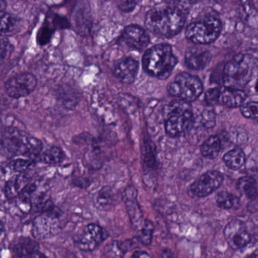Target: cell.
Instances as JSON below:
<instances>
[{"label":"cell","mask_w":258,"mask_h":258,"mask_svg":"<svg viewBox=\"0 0 258 258\" xmlns=\"http://www.w3.org/2000/svg\"><path fill=\"white\" fill-rule=\"evenodd\" d=\"M185 22L183 10L173 6L155 7L147 13L145 25L150 32L163 38L177 35Z\"/></svg>","instance_id":"cell-1"},{"label":"cell","mask_w":258,"mask_h":258,"mask_svg":"<svg viewBox=\"0 0 258 258\" xmlns=\"http://www.w3.org/2000/svg\"><path fill=\"white\" fill-rule=\"evenodd\" d=\"M2 149L12 157L35 159L41 155L43 143L25 131L10 126L3 131Z\"/></svg>","instance_id":"cell-2"},{"label":"cell","mask_w":258,"mask_h":258,"mask_svg":"<svg viewBox=\"0 0 258 258\" xmlns=\"http://www.w3.org/2000/svg\"><path fill=\"white\" fill-rule=\"evenodd\" d=\"M177 61L171 46L167 44H158L152 46L145 52L143 57V67L145 72L150 76L159 80H166L171 75Z\"/></svg>","instance_id":"cell-3"},{"label":"cell","mask_w":258,"mask_h":258,"mask_svg":"<svg viewBox=\"0 0 258 258\" xmlns=\"http://www.w3.org/2000/svg\"><path fill=\"white\" fill-rule=\"evenodd\" d=\"M257 75L258 60L252 55L238 54L224 66L223 84L226 87L239 89Z\"/></svg>","instance_id":"cell-4"},{"label":"cell","mask_w":258,"mask_h":258,"mask_svg":"<svg viewBox=\"0 0 258 258\" xmlns=\"http://www.w3.org/2000/svg\"><path fill=\"white\" fill-rule=\"evenodd\" d=\"M164 128L170 137H176L188 131L193 122L192 108L189 102L179 99L170 102L164 111Z\"/></svg>","instance_id":"cell-5"},{"label":"cell","mask_w":258,"mask_h":258,"mask_svg":"<svg viewBox=\"0 0 258 258\" xmlns=\"http://www.w3.org/2000/svg\"><path fill=\"white\" fill-rule=\"evenodd\" d=\"M221 22L214 15H206L190 23L185 29V37L197 44H211L221 33Z\"/></svg>","instance_id":"cell-6"},{"label":"cell","mask_w":258,"mask_h":258,"mask_svg":"<svg viewBox=\"0 0 258 258\" xmlns=\"http://www.w3.org/2000/svg\"><path fill=\"white\" fill-rule=\"evenodd\" d=\"M40 210L41 214L37 216L33 222L31 233L35 239H48L59 232L61 229L59 219L62 213L49 200Z\"/></svg>","instance_id":"cell-7"},{"label":"cell","mask_w":258,"mask_h":258,"mask_svg":"<svg viewBox=\"0 0 258 258\" xmlns=\"http://www.w3.org/2000/svg\"><path fill=\"white\" fill-rule=\"evenodd\" d=\"M167 90L170 96L190 102L196 100L202 95L203 85L197 77L181 73L167 85Z\"/></svg>","instance_id":"cell-8"},{"label":"cell","mask_w":258,"mask_h":258,"mask_svg":"<svg viewBox=\"0 0 258 258\" xmlns=\"http://www.w3.org/2000/svg\"><path fill=\"white\" fill-rule=\"evenodd\" d=\"M109 234L105 228L96 223H90L84 228L75 239V244L82 251L96 250L107 238Z\"/></svg>","instance_id":"cell-9"},{"label":"cell","mask_w":258,"mask_h":258,"mask_svg":"<svg viewBox=\"0 0 258 258\" xmlns=\"http://www.w3.org/2000/svg\"><path fill=\"white\" fill-rule=\"evenodd\" d=\"M37 86V80L33 74L22 73L7 81L6 93L13 99H20L29 96Z\"/></svg>","instance_id":"cell-10"},{"label":"cell","mask_w":258,"mask_h":258,"mask_svg":"<svg viewBox=\"0 0 258 258\" xmlns=\"http://www.w3.org/2000/svg\"><path fill=\"white\" fill-rule=\"evenodd\" d=\"M150 43L148 33L141 27L131 25L126 27L118 39L119 44L126 46L131 50L142 52Z\"/></svg>","instance_id":"cell-11"},{"label":"cell","mask_w":258,"mask_h":258,"mask_svg":"<svg viewBox=\"0 0 258 258\" xmlns=\"http://www.w3.org/2000/svg\"><path fill=\"white\" fill-rule=\"evenodd\" d=\"M223 182L220 172L211 170L201 176L190 185L189 191L198 198H205L220 188Z\"/></svg>","instance_id":"cell-12"},{"label":"cell","mask_w":258,"mask_h":258,"mask_svg":"<svg viewBox=\"0 0 258 258\" xmlns=\"http://www.w3.org/2000/svg\"><path fill=\"white\" fill-rule=\"evenodd\" d=\"M224 237L229 245L234 250L243 248L250 241V235L245 224L240 220L229 222L224 229Z\"/></svg>","instance_id":"cell-13"},{"label":"cell","mask_w":258,"mask_h":258,"mask_svg":"<svg viewBox=\"0 0 258 258\" xmlns=\"http://www.w3.org/2000/svg\"><path fill=\"white\" fill-rule=\"evenodd\" d=\"M138 191L134 185H129L125 188L122 194V199L126 207V213L129 216L131 223L136 229L141 228L143 226V214L139 205Z\"/></svg>","instance_id":"cell-14"},{"label":"cell","mask_w":258,"mask_h":258,"mask_svg":"<svg viewBox=\"0 0 258 258\" xmlns=\"http://www.w3.org/2000/svg\"><path fill=\"white\" fill-rule=\"evenodd\" d=\"M10 250L13 256L17 257L27 256H43L39 251V243L37 239L34 240L28 237H19L15 239L10 244Z\"/></svg>","instance_id":"cell-15"},{"label":"cell","mask_w":258,"mask_h":258,"mask_svg":"<svg viewBox=\"0 0 258 258\" xmlns=\"http://www.w3.org/2000/svg\"><path fill=\"white\" fill-rule=\"evenodd\" d=\"M138 72V61L128 57L117 63L114 68V75L122 84H131L135 81Z\"/></svg>","instance_id":"cell-16"},{"label":"cell","mask_w":258,"mask_h":258,"mask_svg":"<svg viewBox=\"0 0 258 258\" xmlns=\"http://www.w3.org/2000/svg\"><path fill=\"white\" fill-rule=\"evenodd\" d=\"M211 54L206 49L191 48L185 54V64L188 69L194 71L203 70L209 64Z\"/></svg>","instance_id":"cell-17"},{"label":"cell","mask_w":258,"mask_h":258,"mask_svg":"<svg viewBox=\"0 0 258 258\" xmlns=\"http://www.w3.org/2000/svg\"><path fill=\"white\" fill-rule=\"evenodd\" d=\"M246 93L243 90L233 87H220L219 103L229 108L241 107L245 101Z\"/></svg>","instance_id":"cell-18"},{"label":"cell","mask_w":258,"mask_h":258,"mask_svg":"<svg viewBox=\"0 0 258 258\" xmlns=\"http://www.w3.org/2000/svg\"><path fill=\"white\" fill-rule=\"evenodd\" d=\"M31 183V176L25 173H19V174L13 176L7 181L6 184V196L8 199L16 198Z\"/></svg>","instance_id":"cell-19"},{"label":"cell","mask_w":258,"mask_h":258,"mask_svg":"<svg viewBox=\"0 0 258 258\" xmlns=\"http://www.w3.org/2000/svg\"><path fill=\"white\" fill-rule=\"evenodd\" d=\"M114 193L111 187L101 188L94 197V205L100 211H108L114 205Z\"/></svg>","instance_id":"cell-20"},{"label":"cell","mask_w":258,"mask_h":258,"mask_svg":"<svg viewBox=\"0 0 258 258\" xmlns=\"http://www.w3.org/2000/svg\"><path fill=\"white\" fill-rule=\"evenodd\" d=\"M223 162L231 170H238L242 168L245 164V155L242 150L234 149L225 154Z\"/></svg>","instance_id":"cell-21"},{"label":"cell","mask_w":258,"mask_h":258,"mask_svg":"<svg viewBox=\"0 0 258 258\" xmlns=\"http://www.w3.org/2000/svg\"><path fill=\"white\" fill-rule=\"evenodd\" d=\"M238 188L241 194L249 200H255L258 198V183L250 176L240 178L238 182Z\"/></svg>","instance_id":"cell-22"},{"label":"cell","mask_w":258,"mask_h":258,"mask_svg":"<svg viewBox=\"0 0 258 258\" xmlns=\"http://www.w3.org/2000/svg\"><path fill=\"white\" fill-rule=\"evenodd\" d=\"M221 141L217 136H211L207 139L201 147V152L205 158L213 159L220 153Z\"/></svg>","instance_id":"cell-23"},{"label":"cell","mask_w":258,"mask_h":258,"mask_svg":"<svg viewBox=\"0 0 258 258\" xmlns=\"http://www.w3.org/2000/svg\"><path fill=\"white\" fill-rule=\"evenodd\" d=\"M40 161L44 164H58L66 159L64 151L58 146H52L40 155Z\"/></svg>","instance_id":"cell-24"},{"label":"cell","mask_w":258,"mask_h":258,"mask_svg":"<svg viewBox=\"0 0 258 258\" xmlns=\"http://www.w3.org/2000/svg\"><path fill=\"white\" fill-rule=\"evenodd\" d=\"M216 202H217L219 208H222V209L229 210L236 205L238 199L236 196L228 192V191H221L217 194V197H216Z\"/></svg>","instance_id":"cell-25"},{"label":"cell","mask_w":258,"mask_h":258,"mask_svg":"<svg viewBox=\"0 0 258 258\" xmlns=\"http://www.w3.org/2000/svg\"><path fill=\"white\" fill-rule=\"evenodd\" d=\"M154 230H155V226H154L153 223L147 219L144 220L141 230H140V236H138L142 244L149 246L152 244Z\"/></svg>","instance_id":"cell-26"},{"label":"cell","mask_w":258,"mask_h":258,"mask_svg":"<svg viewBox=\"0 0 258 258\" xmlns=\"http://www.w3.org/2000/svg\"><path fill=\"white\" fill-rule=\"evenodd\" d=\"M241 114L246 118L258 120V102L243 104L240 108Z\"/></svg>","instance_id":"cell-27"},{"label":"cell","mask_w":258,"mask_h":258,"mask_svg":"<svg viewBox=\"0 0 258 258\" xmlns=\"http://www.w3.org/2000/svg\"><path fill=\"white\" fill-rule=\"evenodd\" d=\"M36 159L34 158H20L13 163V168L17 173H25L35 165Z\"/></svg>","instance_id":"cell-28"},{"label":"cell","mask_w":258,"mask_h":258,"mask_svg":"<svg viewBox=\"0 0 258 258\" xmlns=\"http://www.w3.org/2000/svg\"><path fill=\"white\" fill-rule=\"evenodd\" d=\"M17 20L8 13L1 12V33L7 34L13 32Z\"/></svg>","instance_id":"cell-29"},{"label":"cell","mask_w":258,"mask_h":258,"mask_svg":"<svg viewBox=\"0 0 258 258\" xmlns=\"http://www.w3.org/2000/svg\"><path fill=\"white\" fill-rule=\"evenodd\" d=\"M201 123L203 127L206 129H211L214 127L216 124L215 113L212 110H205L201 116Z\"/></svg>","instance_id":"cell-30"},{"label":"cell","mask_w":258,"mask_h":258,"mask_svg":"<svg viewBox=\"0 0 258 258\" xmlns=\"http://www.w3.org/2000/svg\"><path fill=\"white\" fill-rule=\"evenodd\" d=\"M107 256H113V257H120L125 254L120 247V242L117 241H111L109 244L105 246L104 250Z\"/></svg>","instance_id":"cell-31"},{"label":"cell","mask_w":258,"mask_h":258,"mask_svg":"<svg viewBox=\"0 0 258 258\" xmlns=\"http://www.w3.org/2000/svg\"><path fill=\"white\" fill-rule=\"evenodd\" d=\"M142 244L139 237L131 238V239L126 240V241L120 242V247L123 253H126L137 247H140V244Z\"/></svg>","instance_id":"cell-32"},{"label":"cell","mask_w":258,"mask_h":258,"mask_svg":"<svg viewBox=\"0 0 258 258\" xmlns=\"http://www.w3.org/2000/svg\"><path fill=\"white\" fill-rule=\"evenodd\" d=\"M119 9L123 13H130L136 7V0H117Z\"/></svg>","instance_id":"cell-33"},{"label":"cell","mask_w":258,"mask_h":258,"mask_svg":"<svg viewBox=\"0 0 258 258\" xmlns=\"http://www.w3.org/2000/svg\"><path fill=\"white\" fill-rule=\"evenodd\" d=\"M202 0H165V2L170 6L179 7L182 9V7H187V6L193 5L201 2Z\"/></svg>","instance_id":"cell-34"},{"label":"cell","mask_w":258,"mask_h":258,"mask_svg":"<svg viewBox=\"0 0 258 258\" xmlns=\"http://www.w3.org/2000/svg\"><path fill=\"white\" fill-rule=\"evenodd\" d=\"M219 95H220V88L215 87V88L210 89L205 95V99L208 101L209 103L213 102H218Z\"/></svg>","instance_id":"cell-35"},{"label":"cell","mask_w":258,"mask_h":258,"mask_svg":"<svg viewBox=\"0 0 258 258\" xmlns=\"http://www.w3.org/2000/svg\"><path fill=\"white\" fill-rule=\"evenodd\" d=\"M12 46L10 41L7 39H2L1 41V59L4 61V58H7L10 52L12 51Z\"/></svg>","instance_id":"cell-36"},{"label":"cell","mask_w":258,"mask_h":258,"mask_svg":"<svg viewBox=\"0 0 258 258\" xmlns=\"http://www.w3.org/2000/svg\"><path fill=\"white\" fill-rule=\"evenodd\" d=\"M133 257H150L151 255L145 251H135L132 255Z\"/></svg>","instance_id":"cell-37"},{"label":"cell","mask_w":258,"mask_h":258,"mask_svg":"<svg viewBox=\"0 0 258 258\" xmlns=\"http://www.w3.org/2000/svg\"><path fill=\"white\" fill-rule=\"evenodd\" d=\"M173 253L170 251L168 249H165V250H163L162 253H161V256H164V257H170V256H173Z\"/></svg>","instance_id":"cell-38"},{"label":"cell","mask_w":258,"mask_h":258,"mask_svg":"<svg viewBox=\"0 0 258 258\" xmlns=\"http://www.w3.org/2000/svg\"><path fill=\"white\" fill-rule=\"evenodd\" d=\"M250 256H251V257H258V248L250 255Z\"/></svg>","instance_id":"cell-39"},{"label":"cell","mask_w":258,"mask_h":258,"mask_svg":"<svg viewBox=\"0 0 258 258\" xmlns=\"http://www.w3.org/2000/svg\"><path fill=\"white\" fill-rule=\"evenodd\" d=\"M255 89H256V92L258 93V81L256 83V86H255Z\"/></svg>","instance_id":"cell-40"}]
</instances>
